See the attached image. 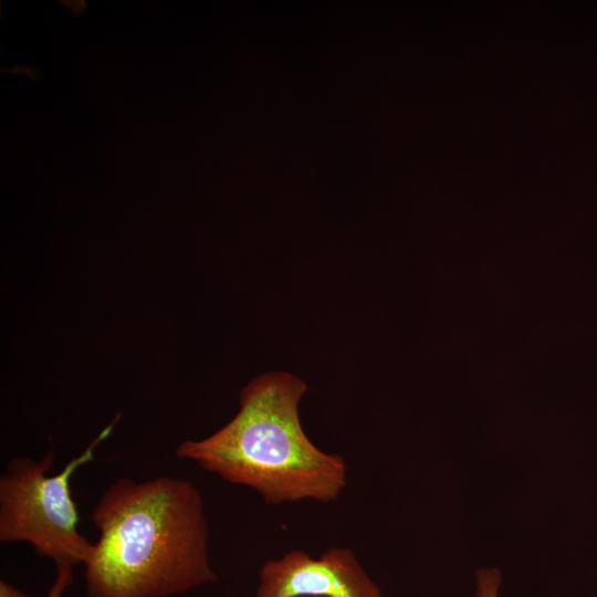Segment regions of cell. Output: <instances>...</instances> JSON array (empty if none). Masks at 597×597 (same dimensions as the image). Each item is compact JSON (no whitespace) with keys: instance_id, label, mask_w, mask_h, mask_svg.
Here are the masks:
<instances>
[{"instance_id":"obj_6","label":"cell","mask_w":597,"mask_h":597,"mask_svg":"<svg viewBox=\"0 0 597 597\" xmlns=\"http://www.w3.org/2000/svg\"><path fill=\"white\" fill-rule=\"evenodd\" d=\"M72 567L59 566L56 567L55 579L50 587L45 597H63L64 591L72 583Z\"/></svg>"},{"instance_id":"obj_1","label":"cell","mask_w":597,"mask_h":597,"mask_svg":"<svg viewBox=\"0 0 597 597\" xmlns=\"http://www.w3.org/2000/svg\"><path fill=\"white\" fill-rule=\"evenodd\" d=\"M87 597H171L218 579L203 500L185 479H116L92 511Z\"/></svg>"},{"instance_id":"obj_4","label":"cell","mask_w":597,"mask_h":597,"mask_svg":"<svg viewBox=\"0 0 597 597\" xmlns=\"http://www.w3.org/2000/svg\"><path fill=\"white\" fill-rule=\"evenodd\" d=\"M254 597H381V590L350 548L334 546L316 558L291 549L268 559Z\"/></svg>"},{"instance_id":"obj_3","label":"cell","mask_w":597,"mask_h":597,"mask_svg":"<svg viewBox=\"0 0 597 597\" xmlns=\"http://www.w3.org/2000/svg\"><path fill=\"white\" fill-rule=\"evenodd\" d=\"M107 426L56 474H49L54 455L12 458L0 476V542L29 543L55 566L73 567L88 559L94 543L78 532V514L71 478L94 459L95 449L112 432Z\"/></svg>"},{"instance_id":"obj_2","label":"cell","mask_w":597,"mask_h":597,"mask_svg":"<svg viewBox=\"0 0 597 597\" xmlns=\"http://www.w3.org/2000/svg\"><path fill=\"white\" fill-rule=\"evenodd\" d=\"M306 390L289 373L255 377L241 390L232 420L202 440L181 442L176 455L254 490L268 504L333 502L346 486V463L304 432L298 404Z\"/></svg>"},{"instance_id":"obj_7","label":"cell","mask_w":597,"mask_h":597,"mask_svg":"<svg viewBox=\"0 0 597 597\" xmlns=\"http://www.w3.org/2000/svg\"><path fill=\"white\" fill-rule=\"evenodd\" d=\"M0 597H34L27 595L6 580L0 582Z\"/></svg>"},{"instance_id":"obj_5","label":"cell","mask_w":597,"mask_h":597,"mask_svg":"<svg viewBox=\"0 0 597 597\" xmlns=\"http://www.w3.org/2000/svg\"><path fill=\"white\" fill-rule=\"evenodd\" d=\"M502 576L498 568L478 569L475 597H499Z\"/></svg>"}]
</instances>
